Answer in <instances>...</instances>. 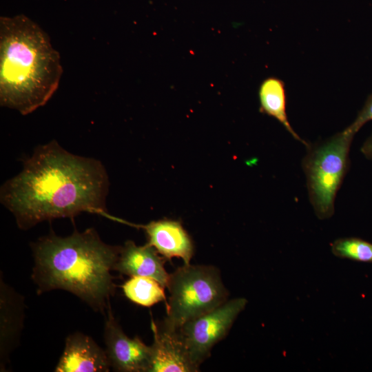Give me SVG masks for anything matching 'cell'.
Here are the masks:
<instances>
[{
  "instance_id": "1",
  "label": "cell",
  "mask_w": 372,
  "mask_h": 372,
  "mask_svg": "<svg viewBox=\"0 0 372 372\" xmlns=\"http://www.w3.org/2000/svg\"><path fill=\"white\" fill-rule=\"evenodd\" d=\"M23 165L0 191L1 203L20 229L85 211L112 218L105 206L108 176L99 161L73 154L52 141L37 147Z\"/></svg>"
},
{
  "instance_id": "2",
  "label": "cell",
  "mask_w": 372,
  "mask_h": 372,
  "mask_svg": "<svg viewBox=\"0 0 372 372\" xmlns=\"http://www.w3.org/2000/svg\"><path fill=\"white\" fill-rule=\"evenodd\" d=\"M32 279L41 294L54 289L69 291L96 311L110 305L116 285L111 271L121 246L104 242L93 228L61 237L51 231L31 244Z\"/></svg>"
},
{
  "instance_id": "3",
  "label": "cell",
  "mask_w": 372,
  "mask_h": 372,
  "mask_svg": "<svg viewBox=\"0 0 372 372\" xmlns=\"http://www.w3.org/2000/svg\"><path fill=\"white\" fill-rule=\"evenodd\" d=\"M63 68L48 35L24 15L0 19V104L23 115L43 106Z\"/></svg>"
},
{
  "instance_id": "4",
  "label": "cell",
  "mask_w": 372,
  "mask_h": 372,
  "mask_svg": "<svg viewBox=\"0 0 372 372\" xmlns=\"http://www.w3.org/2000/svg\"><path fill=\"white\" fill-rule=\"evenodd\" d=\"M167 288V316L159 324L172 331L224 303L229 296L220 271L213 266L184 264L169 273Z\"/></svg>"
},
{
  "instance_id": "5",
  "label": "cell",
  "mask_w": 372,
  "mask_h": 372,
  "mask_svg": "<svg viewBox=\"0 0 372 372\" xmlns=\"http://www.w3.org/2000/svg\"><path fill=\"white\" fill-rule=\"evenodd\" d=\"M355 134L347 128L323 142L307 147L302 159L309 201L320 220L331 218L335 200L349 167Z\"/></svg>"
},
{
  "instance_id": "6",
  "label": "cell",
  "mask_w": 372,
  "mask_h": 372,
  "mask_svg": "<svg viewBox=\"0 0 372 372\" xmlns=\"http://www.w3.org/2000/svg\"><path fill=\"white\" fill-rule=\"evenodd\" d=\"M247 300H227L212 310L185 322L178 331L192 362L199 367L210 355L214 346L229 333Z\"/></svg>"
},
{
  "instance_id": "7",
  "label": "cell",
  "mask_w": 372,
  "mask_h": 372,
  "mask_svg": "<svg viewBox=\"0 0 372 372\" xmlns=\"http://www.w3.org/2000/svg\"><path fill=\"white\" fill-rule=\"evenodd\" d=\"M106 312L103 336L110 367L121 372H149L150 346L138 337L131 338L123 332L110 305Z\"/></svg>"
},
{
  "instance_id": "8",
  "label": "cell",
  "mask_w": 372,
  "mask_h": 372,
  "mask_svg": "<svg viewBox=\"0 0 372 372\" xmlns=\"http://www.w3.org/2000/svg\"><path fill=\"white\" fill-rule=\"evenodd\" d=\"M154 342L151 347L149 372H196L178 331H169L152 319Z\"/></svg>"
},
{
  "instance_id": "9",
  "label": "cell",
  "mask_w": 372,
  "mask_h": 372,
  "mask_svg": "<svg viewBox=\"0 0 372 372\" xmlns=\"http://www.w3.org/2000/svg\"><path fill=\"white\" fill-rule=\"evenodd\" d=\"M110 368L105 350L91 337L77 332L67 337L54 371L104 372L109 371Z\"/></svg>"
},
{
  "instance_id": "10",
  "label": "cell",
  "mask_w": 372,
  "mask_h": 372,
  "mask_svg": "<svg viewBox=\"0 0 372 372\" xmlns=\"http://www.w3.org/2000/svg\"><path fill=\"white\" fill-rule=\"evenodd\" d=\"M147 244L154 247L166 260L181 258L185 265L190 264L194 247L192 238L180 221L161 219L143 225Z\"/></svg>"
},
{
  "instance_id": "11",
  "label": "cell",
  "mask_w": 372,
  "mask_h": 372,
  "mask_svg": "<svg viewBox=\"0 0 372 372\" xmlns=\"http://www.w3.org/2000/svg\"><path fill=\"white\" fill-rule=\"evenodd\" d=\"M165 261L166 258L149 244L138 246L127 240L121 246L114 270L130 277L154 278L165 288L169 277L165 268Z\"/></svg>"
},
{
  "instance_id": "12",
  "label": "cell",
  "mask_w": 372,
  "mask_h": 372,
  "mask_svg": "<svg viewBox=\"0 0 372 372\" xmlns=\"http://www.w3.org/2000/svg\"><path fill=\"white\" fill-rule=\"evenodd\" d=\"M22 300L19 294L12 291L1 280V355H3V358H5L14 347L21 331L23 314Z\"/></svg>"
},
{
  "instance_id": "13",
  "label": "cell",
  "mask_w": 372,
  "mask_h": 372,
  "mask_svg": "<svg viewBox=\"0 0 372 372\" xmlns=\"http://www.w3.org/2000/svg\"><path fill=\"white\" fill-rule=\"evenodd\" d=\"M258 98L261 112L276 118L296 140L307 147L309 145L294 131L289 121L285 86L281 79L273 76L265 79L260 85Z\"/></svg>"
},
{
  "instance_id": "14",
  "label": "cell",
  "mask_w": 372,
  "mask_h": 372,
  "mask_svg": "<svg viewBox=\"0 0 372 372\" xmlns=\"http://www.w3.org/2000/svg\"><path fill=\"white\" fill-rule=\"evenodd\" d=\"M121 288L126 298L138 305L150 307L161 301L167 304L165 287L154 278L132 276Z\"/></svg>"
},
{
  "instance_id": "15",
  "label": "cell",
  "mask_w": 372,
  "mask_h": 372,
  "mask_svg": "<svg viewBox=\"0 0 372 372\" xmlns=\"http://www.w3.org/2000/svg\"><path fill=\"white\" fill-rule=\"evenodd\" d=\"M333 254L340 258L372 262V243L359 238H338L331 245Z\"/></svg>"
},
{
  "instance_id": "16",
  "label": "cell",
  "mask_w": 372,
  "mask_h": 372,
  "mask_svg": "<svg viewBox=\"0 0 372 372\" xmlns=\"http://www.w3.org/2000/svg\"><path fill=\"white\" fill-rule=\"evenodd\" d=\"M372 120V93L366 99L354 121L347 128L355 134L367 122Z\"/></svg>"
},
{
  "instance_id": "17",
  "label": "cell",
  "mask_w": 372,
  "mask_h": 372,
  "mask_svg": "<svg viewBox=\"0 0 372 372\" xmlns=\"http://www.w3.org/2000/svg\"><path fill=\"white\" fill-rule=\"evenodd\" d=\"M362 154L369 160H372V133L361 147Z\"/></svg>"
}]
</instances>
